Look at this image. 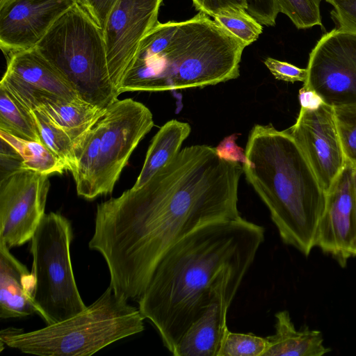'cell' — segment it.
I'll return each instance as SVG.
<instances>
[{
    "mask_svg": "<svg viewBox=\"0 0 356 356\" xmlns=\"http://www.w3.org/2000/svg\"><path fill=\"white\" fill-rule=\"evenodd\" d=\"M243 173L214 147L191 145L141 187L98 204L88 246L104 257L114 292L138 302L174 243L204 224L240 217Z\"/></svg>",
    "mask_w": 356,
    "mask_h": 356,
    "instance_id": "obj_1",
    "label": "cell"
},
{
    "mask_svg": "<svg viewBox=\"0 0 356 356\" xmlns=\"http://www.w3.org/2000/svg\"><path fill=\"white\" fill-rule=\"evenodd\" d=\"M264 238V227L240 216L204 224L164 253L137 302L171 353L224 274L251 266Z\"/></svg>",
    "mask_w": 356,
    "mask_h": 356,
    "instance_id": "obj_2",
    "label": "cell"
},
{
    "mask_svg": "<svg viewBox=\"0 0 356 356\" xmlns=\"http://www.w3.org/2000/svg\"><path fill=\"white\" fill-rule=\"evenodd\" d=\"M246 47L202 12L181 22H159L141 40L118 94L203 88L236 79Z\"/></svg>",
    "mask_w": 356,
    "mask_h": 356,
    "instance_id": "obj_3",
    "label": "cell"
},
{
    "mask_svg": "<svg viewBox=\"0 0 356 356\" xmlns=\"http://www.w3.org/2000/svg\"><path fill=\"white\" fill-rule=\"evenodd\" d=\"M247 181L268 208L286 245L307 257L315 247L327 193L290 133L256 124L245 149Z\"/></svg>",
    "mask_w": 356,
    "mask_h": 356,
    "instance_id": "obj_4",
    "label": "cell"
},
{
    "mask_svg": "<svg viewBox=\"0 0 356 356\" xmlns=\"http://www.w3.org/2000/svg\"><path fill=\"white\" fill-rule=\"evenodd\" d=\"M128 301L108 286L92 304L64 321L29 332L1 330V344L40 356L92 355L145 330V317Z\"/></svg>",
    "mask_w": 356,
    "mask_h": 356,
    "instance_id": "obj_5",
    "label": "cell"
},
{
    "mask_svg": "<svg viewBox=\"0 0 356 356\" xmlns=\"http://www.w3.org/2000/svg\"><path fill=\"white\" fill-rule=\"evenodd\" d=\"M154 124L150 110L132 99H117L106 107L75 149L72 174L78 195L93 200L111 193L131 154Z\"/></svg>",
    "mask_w": 356,
    "mask_h": 356,
    "instance_id": "obj_6",
    "label": "cell"
},
{
    "mask_svg": "<svg viewBox=\"0 0 356 356\" xmlns=\"http://www.w3.org/2000/svg\"><path fill=\"white\" fill-rule=\"evenodd\" d=\"M35 48L81 99L105 108L118 99L108 73L103 30L77 2L56 21Z\"/></svg>",
    "mask_w": 356,
    "mask_h": 356,
    "instance_id": "obj_7",
    "label": "cell"
},
{
    "mask_svg": "<svg viewBox=\"0 0 356 356\" xmlns=\"http://www.w3.org/2000/svg\"><path fill=\"white\" fill-rule=\"evenodd\" d=\"M73 237L71 222L58 213L50 212L45 213L31 240L32 296L47 325L69 318L87 307L72 265Z\"/></svg>",
    "mask_w": 356,
    "mask_h": 356,
    "instance_id": "obj_8",
    "label": "cell"
},
{
    "mask_svg": "<svg viewBox=\"0 0 356 356\" xmlns=\"http://www.w3.org/2000/svg\"><path fill=\"white\" fill-rule=\"evenodd\" d=\"M303 88L332 106L356 102V35L334 28L309 54Z\"/></svg>",
    "mask_w": 356,
    "mask_h": 356,
    "instance_id": "obj_9",
    "label": "cell"
},
{
    "mask_svg": "<svg viewBox=\"0 0 356 356\" xmlns=\"http://www.w3.org/2000/svg\"><path fill=\"white\" fill-rule=\"evenodd\" d=\"M49 176L17 170L0 179V242L8 248L31 238L45 215Z\"/></svg>",
    "mask_w": 356,
    "mask_h": 356,
    "instance_id": "obj_10",
    "label": "cell"
},
{
    "mask_svg": "<svg viewBox=\"0 0 356 356\" xmlns=\"http://www.w3.org/2000/svg\"><path fill=\"white\" fill-rule=\"evenodd\" d=\"M287 131L327 193L347 165L334 107L324 102L314 108L300 107L296 122Z\"/></svg>",
    "mask_w": 356,
    "mask_h": 356,
    "instance_id": "obj_11",
    "label": "cell"
},
{
    "mask_svg": "<svg viewBox=\"0 0 356 356\" xmlns=\"http://www.w3.org/2000/svg\"><path fill=\"white\" fill-rule=\"evenodd\" d=\"M162 1L118 0L107 19L103 35L108 73L118 94L141 40L159 22Z\"/></svg>",
    "mask_w": 356,
    "mask_h": 356,
    "instance_id": "obj_12",
    "label": "cell"
},
{
    "mask_svg": "<svg viewBox=\"0 0 356 356\" xmlns=\"http://www.w3.org/2000/svg\"><path fill=\"white\" fill-rule=\"evenodd\" d=\"M5 72V88L30 110L54 99L70 102L80 98L59 71L35 47L8 55Z\"/></svg>",
    "mask_w": 356,
    "mask_h": 356,
    "instance_id": "obj_13",
    "label": "cell"
},
{
    "mask_svg": "<svg viewBox=\"0 0 356 356\" xmlns=\"http://www.w3.org/2000/svg\"><path fill=\"white\" fill-rule=\"evenodd\" d=\"M315 247L345 267L356 251V209L353 184V166L346 165L327 193Z\"/></svg>",
    "mask_w": 356,
    "mask_h": 356,
    "instance_id": "obj_14",
    "label": "cell"
},
{
    "mask_svg": "<svg viewBox=\"0 0 356 356\" xmlns=\"http://www.w3.org/2000/svg\"><path fill=\"white\" fill-rule=\"evenodd\" d=\"M77 0H6L0 5V47L7 56L34 48Z\"/></svg>",
    "mask_w": 356,
    "mask_h": 356,
    "instance_id": "obj_15",
    "label": "cell"
},
{
    "mask_svg": "<svg viewBox=\"0 0 356 356\" xmlns=\"http://www.w3.org/2000/svg\"><path fill=\"white\" fill-rule=\"evenodd\" d=\"M244 265L229 269L216 285L212 299L181 337L174 356H218L228 330L227 313L250 268Z\"/></svg>",
    "mask_w": 356,
    "mask_h": 356,
    "instance_id": "obj_16",
    "label": "cell"
},
{
    "mask_svg": "<svg viewBox=\"0 0 356 356\" xmlns=\"http://www.w3.org/2000/svg\"><path fill=\"white\" fill-rule=\"evenodd\" d=\"M33 289L32 273L11 254L7 245L0 242V318L40 316L33 298Z\"/></svg>",
    "mask_w": 356,
    "mask_h": 356,
    "instance_id": "obj_17",
    "label": "cell"
},
{
    "mask_svg": "<svg viewBox=\"0 0 356 356\" xmlns=\"http://www.w3.org/2000/svg\"><path fill=\"white\" fill-rule=\"evenodd\" d=\"M275 316V332L266 337L268 346L263 356H322L330 352L321 332L308 327L297 330L286 310Z\"/></svg>",
    "mask_w": 356,
    "mask_h": 356,
    "instance_id": "obj_18",
    "label": "cell"
},
{
    "mask_svg": "<svg viewBox=\"0 0 356 356\" xmlns=\"http://www.w3.org/2000/svg\"><path fill=\"white\" fill-rule=\"evenodd\" d=\"M191 131L188 123L177 120H170L163 124L152 139L141 171L132 188L137 189L141 187L170 163L180 151Z\"/></svg>",
    "mask_w": 356,
    "mask_h": 356,
    "instance_id": "obj_19",
    "label": "cell"
},
{
    "mask_svg": "<svg viewBox=\"0 0 356 356\" xmlns=\"http://www.w3.org/2000/svg\"><path fill=\"white\" fill-rule=\"evenodd\" d=\"M105 108L79 98L70 102H52L38 110L44 112L56 126L70 136L75 150L103 115Z\"/></svg>",
    "mask_w": 356,
    "mask_h": 356,
    "instance_id": "obj_20",
    "label": "cell"
},
{
    "mask_svg": "<svg viewBox=\"0 0 356 356\" xmlns=\"http://www.w3.org/2000/svg\"><path fill=\"white\" fill-rule=\"evenodd\" d=\"M0 131L22 139L40 142L31 113L4 88L0 86Z\"/></svg>",
    "mask_w": 356,
    "mask_h": 356,
    "instance_id": "obj_21",
    "label": "cell"
},
{
    "mask_svg": "<svg viewBox=\"0 0 356 356\" xmlns=\"http://www.w3.org/2000/svg\"><path fill=\"white\" fill-rule=\"evenodd\" d=\"M0 137L10 144L20 154L21 170H29L43 175L62 174L65 168L61 161L42 142L15 137L0 131Z\"/></svg>",
    "mask_w": 356,
    "mask_h": 356,
    "instance_id": "obj_22",
    "label": "cell"
},
{
    "mask_svg": "<svg viewBox=\"0 0 356 356\" xmlns=\"http://www.w3.org/2000/svg\"><path fill=\"white\" fill-rule=\"evenodd\" d=\"M42 142L63 163L65 170L76 168L74 145L70 136L41 110L31 111Z\"/></svg>",
    "mask_w": 356,
    "mask_h": 356,
    "instance_id": "obj_23",
    "label": "cell"
},
{
    "mask_svg": "<svg viewBox=\"0 0 356 356\" xmlns=\"http://www.w3.org/2000/svg\"><path fill=\"white\" fill-rule=\"evenodd\" d=\"M213 19L246 46L257 40L263 31L262 24L245 9L238 7L222 8Z\"/></svg>",
    "mask_w": 356,
    "mask_h": 356,
    "instance_id": "obj_24",
    "label": "cell"
},
{
    "mask_svg": "<svg viewBox=\"0 0 356 356\" xmlns=\"http://www.w3.org/2000/svg\"><path fill=\"white\" fill-rule=\"evenodd\" d=\"M321 0H276L280 13L286 15L298 29L323 26Z\"/></svg>",
    "mask_w": 356,
    "mask_h": 356,
    "instance_id": "obj_25",
    "label": "cell"
},
{
    "mask_svg": "<svg viewBox=\"0 0 356 356\" xmlns=\"http://www.w3.org/2000/svg\"><path fill=\"white\" fill-rule=\"evenodd\" d=\"M334 111L346 162L356 165V102L334 106Z\"/></svg>",
    "mask_w": 356,
    "mask_h": 356,
    "instance_id": "obj_26",
    "label": "cell"
},
{
    "mask_svg": "<svg viewBox=\"0 0 356 356\" xmlns=\"http://www.w3.org/2000/svg\"><path fill=\"white\" fill-rule=\"evenodd\" d=\"M268 346L266 337L252 333L227 331L218 356H263Z\"/></svg>",
    "mask_w": 356,
    "mask_h": 356,
    "instance_id": "obj_27",
    "label": "cell"
},
{
    "mask_svg": "<svg viewBox=\"0 0 356 356\" xmlns=\"http://www.w3.org/2000/svg\"><path fill=\"white\" fill-rule=\"evenodd\" d=\"M332 6V19L341 31L356 35V0H325Z\"/></svg>",
    "mask_w": 356,
    "mask_h": 356,
    "instance_id": "obj_28",
    "label": "cell"
},
{
    "mask_svg": "<svg viewBox=\"0 0 356 356\" xmlns=\"http://www.w3.org/2000/svg\"><path fill=\"white\" fill-rule=\"evenodd\" d=\"M264 64L276 79L286 82H305L307 78V68H300L287 62L273 58H267Z\"/></svg>",
    "mask_w": 356,
    "mask_h": 356,
    "instance_id": "obj_29",
    "label": "cell"
},
{
    "mask_svg": "<svg viewBox=\"0 0 356 356\" xmlns=\"http://www.w3.org/2000/svg\"><path fill=\"white\" fill-rule=\"evenodd\" d=\"M247 11L261 24L273 26L280 13L276 0H247Z\"/></svg>",
    "mask_w": 356,
    "mask_h": 356,
    "instance_id": "obj_30",
    "label": "cell"
},
{
    "mask_svg": "<svg viewBox=\"0 0 356 356\" xmlns=\"http://www.w3.org/2000/svg\"><path fill=\"white\" fill-rule=\"evenodd\" d=\"M118 0H77V3L102 30Z\"/></svg>",
    "mask_w": 356,
    "mask_h": 356,
    "instance_id": "obj_31",
    "label": "cell"
},
{
    "mask_svg": "<svg viewBox=\"0 0 356 356\" xmlns=\"http://www.w3.org/2000/svg\"><path fill=\"white\" fill-rule=\"evenodd\" d=\"M236 134L225 137L215 149L220 159L244 163L246 161L245 152L242 147L236 144Z\"/></svg>",
    "mask_w": 356,
    "mask_h": 356,
    "instance_id": "obj_32",
    "label": "cell"
},
{
    "mask_svg": "<svg viewBox=\"0 0 356 356\" xmlns=\"http://www.w3.org/2000/svg\"><path fill=\"white\" fill-rule=\"evenodd\" d=\"M195 8L209 17H213L222 8L232 6L247 10V0H192Z\"/></svg>",
    "mask_w": 356,
    "mask_h": 356,
    "instance_id": "obj_33",
    "label": "cell"
},
{
    "mask_svg": "<svg viewBox=\"0 0 356 356\" xmlns=\"http://www.w3.org/2000/svg\"><path fill=\"white\" fill-rule=\"evenodd\" d=\"M299 100L301 108H314L322 102L323 99L314 91L302 88L299 90Z\"/></svg>",
    "mask_w": 356,
    "mask_h": 356,
    "instance_id": "obj_34",
    "label": "cell"
},
{
    "mask_svg": "<svg viewBox=\"0 0 356 356\" xmlns=\"http://www.w3.org/2000/svg\"><path fill=\"white\" fill-rule=\"evenodd\" d=\"M353 184L354 197H355V209H356V165L353 166ZM355 257H356V251L355 253Z\"/></svg>",
    "mask_w": 356,
    "mask_h": 356,
    "instance_id": "obj_35",
    "label": "cell"
},
{
    "mask_svg": "<svg viewBox=\"0 0 356 356\" xmlns=\"http://www.w3.org/2000/svg\"><path fill=\"white\" fill-rule=\"evenodd\" d=\"M6 0H0V5L3 4Z\"/></svg>",
    "mask_w": 356,
    "mask_h": 356,
    "instance_id": "obj_36",
    "label": "cell"
}]
</instances>
